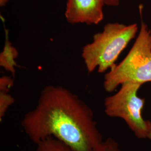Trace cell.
<instances>
[{"mask_svg": "<svg viewBox=\"0 0 151 151\" xmlns=\"http://www.w3.org/2000/svg\"><path fill=\"white\" fill-rule=\"evenodd\" d=\"M151 82V30L142 21L138 37L125 58L104 76L106 91L113 92L126 82L143 85Z\"/></svg>", "mask_w": 151, "mask_h": 151, "instance_id": "obj_3", "label": "cell"}, {"mask_svg": "<svg viewBox=\"0 0 151 151\" xmlns=\"http://www.w3.org/2000/svg\"><path fill=\"white\" fill-rule=\"evenodd\" d=\"M142 85L134 82L123 83L118 91L105 98L104 111L108 116L124 120L137 138L151 140V122L142 115L145 100L138 95Z\"/></svg>", "mask_w": 151, "mask_h": 151, "instance_id": "obj_4", "label": "cell"}, {"mask_svg": "<svg viewBox=\"0 0 151 151\" xmlns=\"http://www.w3.org/2000/svg\"><path fill=\"white\" fill-rule=\"evenodd\" d=\"M9 0H0V5L1 6H4L7 3Z\"/></svg>", "mask_w": 151, "mask_h": 151, "instance_id": "obj_12", "label": "cell"}, {"mask_svg": "<svg viewBox=\"0 0 151 151\" xmlns=\"http://www.w3.org/2000/svg\"><path fill=\"white\" fill-rule=\"evenodd\" d=\"M14 85V80L9 76H4L0 78V91L9 92Z\"/></svg>", "mask_w": 151, "mask_h": 151, "instance_id": "obj_10", "label": "cell"}, {"mask_svg": "<svg viewBox=\"0 0 151 151\" xmlns=\"http://www.w3.org/2000/svg\"><path fill=\"white\" fill-rule=\"evenodd\" d=\"M95 151H120L119 145L115 140L109 138L97 147Z\"/></svg>", "mask_w": 151, "mask_h": 151, "instance_id": "obj_9", "label": "cell"}, {"mask_svg": "<svg viewBox=\"0 0 151 151\" xmlns=\"http://www.w3.org/2000/svg\"><path fill=\"white\" fill-rule=\"evenodd\" d=\"M35 151H76L63 142L53 137H48L39 142Z\"/></svg>", "mask_w": 151, "mask_h": 151, "instance_id": "obj_7", "label": "cell"}, {"mask_svg": "<svg viewBox=\"0 0 151 151\" xmlns=\"http://www.w3.org/2000/svg\"><path fill=\"white\" fill-rule=\"evenodd\" d=\"M138 30L136 24H106L103 32L96 33L92 42L82 48V57L87 71L92 72L97 68L98 72L104 73L110 70Z\"/></svg>", "mask_w": 151, "mask_h": 151, "instance_id": "obj_2", "label": "cell"}, {"mask_svg": "<svg viewBox=\"0 0 151 151\" xmlns=\"http://www.w3.org/2000/svg\"><path fill=\"white\" fill-rule=\"evenodd\" d=\"M104 0H67L65 17L73 25H97L104 19Z\"/></svg>", "mask_w": 151, "mask_h": 151, "instance_id": "obj_5", "label": "cell"}, {"mask_svg": "<svg viewBox=\"0 0 151 151\" xmlns=\"http://www.w3.org/2000/svg\"><path fill=\"white\" fill-rule=\"evenodd\" d=\"M21 125L35 145L53 137L76 151H95L103 141L91 109L62 86L45 87L37 105L24 115Z\"/></svg>", "mask_w": 151, "mask_h": 151, "instance_id": "obj_1", "label": "cell"}, {"mask_svg": "<svg viewBox=\"0 0 151 151\" xmlns=\"http://www.w3.org/2000/svg\"><path fill=\"white\" fill-rule=\"evenodd\" d=\"M120 0H104L105 4L110 6H117L119 5Z\"/></svg>", "mask_w": 151, "mask_h": 151, "instance_id": "obj_11", "label": "cell"}, {"mask_svg": "<svg viewBox=\"0 0 151 151\" xmlns=\"http://www.w3.org/2000/svg\"><path fill=\"white\" fill-rule=\"evenodd\" d=\"M15 100L9 92L0 91V121L2 122L9 108L15 103Z\"/></svg>", "mask_w": 151, "mask_h": 151, "instance_id": "obj_8", "label": "cell"}, {"mask_svg": "<svg viewBox=\"0 0 151 151\" xmlns=\"http://www.w3.org/2000/svg\"><path fill=\"white\" fill-rule=\"evenodd\" d=\"M17 49L12 45L8 38V31L6 30L5 43L2 51L0 53V66L14 75L15 67L17 66L16 58L18 56Z\"/></svg>", "mask_w": 151, "mask_h": 151, "instance_id": "obj_6", "label": "cell"}]
</instances>
